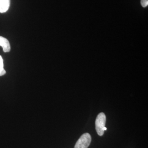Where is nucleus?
<instances>
[{
    "label": "nucleus",
    "mask_w": 148,
    "mask_h": 148,
    "mask_svg": "<svg viewBox=\"0 0 148 148\" xmlns=\"http://www.w3.org/2000/svg\"><path fill=\"white\" fill-rule=\"evenodd\" d=\"M0 46L2 47L5 52H9L11 50V46L8 40L2 36H0Z\"/></svg>",
    "instance_id": "obj_3"
},
{
    "label": "nucleus",
    "mask_w": 148,
    "mask_h": 148,
    "mask_svg": "<svg viewBox=\"0 0 148 148\" xmlns=\"http://www.w3.org/2000/svg\"><path fill=\"white\" fill-rule=\"evenodd\" d=\"M91 136L89 133L82 134L75 145V148H88L91 142Z\"/></svg>",
    "instance_id": "obj_2"
},
{
    "label": "nucleus",
    "mask_w": 148,
    "mask_h": 148,
    "mask_svg": "<svg viewBox=\"0 0 148 148\" xmlns=\"http://www.w3.org/2000/svg\"><path fill=\"white\" fill-rule=\"evenodd\" d=\"M5 74V70L3 68V60L2 57L0 56V76Z\"/></svg>",
    "instance_id": "obj_5"
},
{
    "label": "nucleus",
    "mask_w": 148,
    "mask_h": 148,
    "mask_svg": "<svg viewBox=\"0 0 148 148\" xmlns=\"http://www.w3.org/2000/svg\"><path fill=\"white\" fill-rule=\"evenodd\" d=\"M10 6V0H0V13H5Z\"/></svg>",
    "instance_id": "obj_4"
},
{
    "label": "nucleus",
    "mask_w": 148,
    "mask_h": 148,
    "mask_svg": "<svg viewBox=\"0 0 148 148\" xmlns=\"http://www.w3.org/2000/svg\"><path fill=\"white\" fill-rule=\"evenodd\" d=\"M140 3L143 8H145L148 5V0H141Z\"/></svg>",
    "instance_id": "obj_6"
},
{
    "label": "nucleus",
    "mask_w": 148,
    "mask_h": 148,
    "mask_svg": "<svg viewBox=\"0 0 148 148\" xmlns=\"http://www.w3.org/2000/svg\"><path fill=\"white\" fill-rule=\"evenodd\" d=\"M106 116L103 112H101L97 117L95 120V130L99 136H102L104 134V128L106 127Z\"/></svg>",
    "instance_id": "obj_1"
}]
</instances>
